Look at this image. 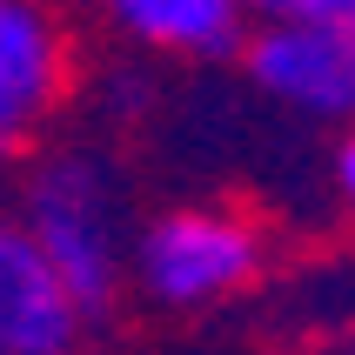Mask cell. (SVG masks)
Segmentation results:
<instances>
[{
	"instance_id": "8",
	"label": "cell",
	"mask_w": 355,
	"mask_h": 355,
	"mask_svg": "<svg viewBox=\"0 0 355 355\" xmlns=\"http://www.w3.org/2000/svg\"><path fill=\"white\" fill-rule=\"evenodd\" d=\"M336 175H342V195H349V208H355V141L342 148V168H336Z\"/></svg>"
},
{
	"instance_id": "6",
	"label": "cell",
	"mask_w": 355,
	"mask_h": 355,
	"mask_svg": "<svg viewBox=\"0 0 355 355\" xmlns=\"http://www.w3.org/2000/svg\"><path fill=\"white\" fill-rule=\"evenodd\" d=\"M114 27L161 54H235L248 47L235 0H121Z\"/></svg>"
},
{
	"instance_id": "2",
	"label": "cell",
	"mask_w": 355,
	"mask_h": 355,
	"mask_svg": "<svg viewBox=\"0 0 355 355\" xmlns=\"http://www.w3.org/2000/svg\"><path fill=\"white\" fill-rule=\"evenodd\" d=\"M255 228L241 215H221V208H175L161 215L135 248L141 288L168 309H195V302L235 295L241 282L255 275Z\"/></svg>"
},
{
	"instance_id": "3",
	"label": "cell",
	"mask_w": 355,
	"mask_h": 355,
	"mask_svg": "<svg viewBox=\"0 0 355 355\" xmlns=\"http://www.w3.org/2000/svg\"><path fill=\"white\" fill-rule=\"evenodd\" d=\"M248 74L302 114H355V34H329L268 7V27L248 34Z\"/></svg>"
},
{
	"instance_id": "5",
	"label": "cell",
	"mask_w": 355,
	"mask_h": 355,
	"mask_svg": "<svg viewBox=\"0 0 355 355\" xmlns=\"http://www.w3.org/2000/svg\"><path fill=\"white\" fill-rule=\"evenodd\" d=\"M67 54H60V27L40 7L0 0V148L34 135V121L54 107Z\"/></svg>"
},
{
	"instance_id": "4",
	"label": "cell",
	"mask_w": 355,
	"mask_h": 355,
	"mask_svg": "<svg viewBox=\"0 0 355 355\" xmlns=\"http://www.w3.org/2000/svg\"><path fill=\"white\" fill-rule=\"evenodd\" d=\"M80 315L20 221H0V355H74Z\"/></svg>"
},
{
	"instance_id": "1",
	"label": "cell",
	"mask_w": 355,
	"mask_h": 355,
	"mask_svg": "<svg viewBox=\"0 0 355 355\" xmlns=\"http://www.w3.org/2000/svg\"><path fill=\"white\" fill-rule=\"evenodd\" d=\"M40 261L67 288L74 315H101L121 288V248H114V215H107V175L87 155L47 161L27 188V221Z\"/></svg>"
},
{
	"instance_id": "7",
	"label": "cell",
	"mask_w": 355,
	"mask_h": 355,
	"mask_svg": "<svg viewBox=\"0 0 355 355\" xmlns=\"http://www.w3.org/2000/svg\"><path fill=\"white\" fill-rule=\"evenodd\" d=\"M275 14L309 20V27H329V34H355V0H282Z\"/></svg>"
}]
</instances>
